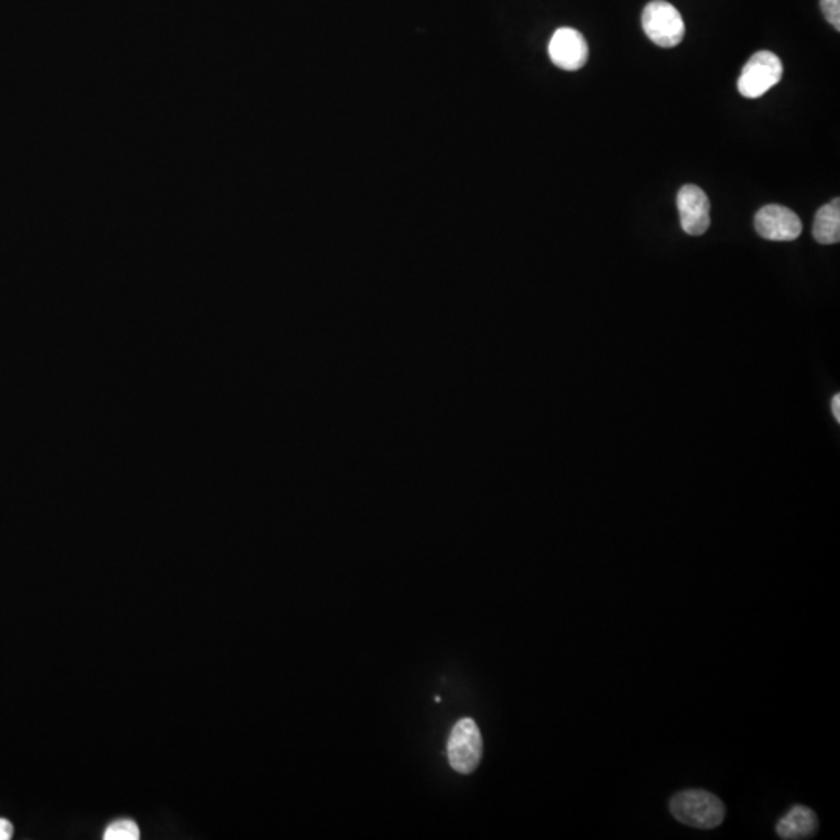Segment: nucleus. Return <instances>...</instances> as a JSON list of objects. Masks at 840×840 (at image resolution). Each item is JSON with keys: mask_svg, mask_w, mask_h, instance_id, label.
Wrapping results in <instances>:
<instances>
[{"mask_svg": "<svg viewBox=\"0 0 840 840\" xmlns=\"http://www.w3.org/2000/svg\"><path fill=\"white\" fill-rule=\"evenodd\" d=\"M677 209L680 214V224L686 234H705L710 228V200L707 193L700 187L688 184L680 189L677 195Z\"/></svg>", "mask_w": 840, "mask_h": 840, "instance_id": "nucleus-6", "label": "nucleus"}, {"mask_svg": "<svg viewBox=\"0 0 840 840\" xmlns=\"http://www.w3.org/2000/svg\"><path fill=\"white\" fill-rule=\"evenodd\" d=\"M140 837L139 826L133 820H119L106 828L105 840H137Z\"/></svg>", "mask_w": 840, "mask_h": 840, "instance_id": "nucleus-10", "label": "nucleus"}, {"mask_svg": "<svg viewBox=\"0 0 840 840\" xmlns=\"http://www.w3.org/2000/svg\"><path fill=\"white\" fill-rule=\"evenodd\" d=\"M671 812L685 825L699 830H713L724 822L725 806L711 792L690 789L672 797Z\"/></svg>", "mask_w": 840, "mask_h": 840, "instance_id": "nucleus-1", "label": "nucleus"}, {"mask_svg": "<svg viewBox=\"0 0 840 840\" xmlns=\"http://www.w3.org/2000/svg\"><path fill=\"white\" fill-rule=\"evenodd\" d=\"M831 406H833L834 417H836L837 422H840V396H839V394H836V396L833 397V405H831Z\"/></svg>", "mask_w": 840, "mask_h": 840, "instance_id": "nucleus-13", "label": "nucleus"}, {"mask_svg": "<svg viewBox=\"0 0 840 840\" xmlns=\"http://www.w3.org/2000/svg\"><path fill=\"white\" fill-rule=\"evenodd\" d=\"M755 229L766 240L792 242L802 234V221L788 207L769 204L758 210Z\"/></svg>", "mask_w": 840, "mask_h": 840, "instance_id": "nucleus-5", "label": "nucleus"}, {"mask_svg": "<svg viewBox=\"0 0 840 840\" xmlns=\"http://www.w3.org/2000/svg\"><path fill=\"white\" fill-rule=\"evenodd\" d=\"M781 77L783 64L775 53L767 50L755 53L742 69L738 81L739 94L746 98L763 97L769 89L780 83Z\"/></svg>", "mask_w": 840, "mask_h": 840, "instance_id": "nucleus-4", "label": "nucleus"}, {"mask_svg": "<svg viewBox=\"0 0 840 840\" xmlns=\"http://www.w3.org/2000/svg\"><path fill=\"white\" fill-rule=\"evenodd\" d=\"M644 33L663 49L679 46L685 36V22L674 5L665 0L649 2L641 16Z\"/></svg>", "mask_w": 840, "mask_h": 840, "instance_id": "nucleus-2", "label": "nucleus"}, {"mask_svg": "<svg viewBox=\"0 0 840 840\" xmlns=\"http://www.w3.org/2000/svg\"><path fill=\"white\" fill-rule=\"evenodd\" d=\"M819 830L816 812L806 806H794L786 816L781 817L777 825V834L781 839H809Z\"/></svg>", "mask_w": 840, "mask_h": 840, "instance_id": "nucleus-8", "label": "nucleus"}, {"mask_svg": "<svg viewBox=\"0 0 840 840\" xmlns=\"http://www.w3.org/2000/svg\"><path fill=\"white\" fill-rule=\"evenodd\" d=\"M11 834H13L11 823L8 820L0 819V840L11 839Z\"/></svg>", "mask_w": 840, "mask_h": 840, "instance_id": "nucleus-12", "label": "nucleus"}, {"mask_svg": "<svg viewBox=\"0 0 840 840\" xmlns=\"http://www.w3.org/2000/svg\"><path fill=\"white\" fill-rule=\"evenodd\" d=\"M826 21L830 22L837 32L840 30V0H820Z\"/></svg>", "mask_w": 840, "mask_h": 840, "instance_id": "nucleus-11", "label": "nucleus"}, {"mask_svg": "<svg viewBox=\"0 0 840 840\" xmlns=\"http://www.w3.org/2000/svg\"><path fill=\"white\" fill-rule=\"evenodd\" d=\"M812 234L822 245H834L840 240V200L831 201L817 210Z\"/></svg>", "mask_w": 840, "mask_h": 840, "instance_id": "nucleus-9", "label": "nucleus"}, {"mask_svg": "<svg viewBox=\"0 0 840 840\" xmlns=\"http://www.w3.org/2000/svg\"><path fill=\"white\" fill-rule=\"evenodd\" d=\"M450 766L458 774L469 775L480 766L483 758V736L473 719H461L453 727L447 742Z\"/></svg>", "mask_w": 840, "mask_h": 840, "instance_id": "nucleus-3", "label": "nucleus"}, {"mask_svg": "<svg viewBox=\"0 0 840 840\" xmlns=\"http://www.w3.org/2000/svg\"><path fill=\"white\" fill-rule=\"evenodd\" d=\"M551 61L564 70H579L587 64L588 44L574 28H559L548 46Z\"/></svg>", "mask_w": 840, "mask_h": 840, "instance_id": "nucleus-7", "label": "nucleus"}]
</instances>
